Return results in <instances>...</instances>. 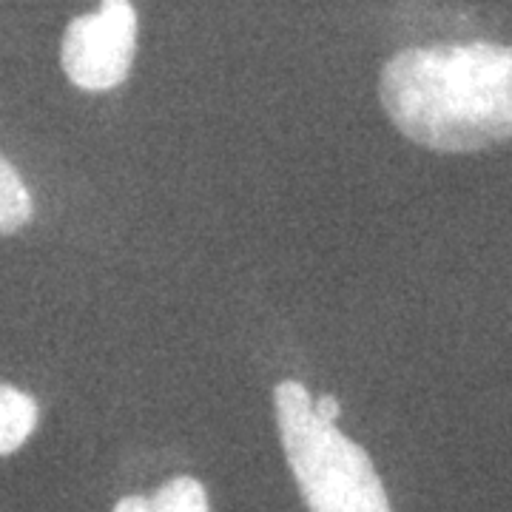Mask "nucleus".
<instances>
[{"mask_svg":"<svg viewBox=\"0 0 512 512\" xmlns=\"http://www.w3.org/2000/svg\"><path fill=\"white\" fill-rule=\"evenodd\" d=\"M137 46V12L131 0H103V6L74 18L63 37V72L86 92L120 86L131 72Z\"/></svg>","mask_w":512,"mask_h":512,"instance_id":"nucleus-3","label":"nucleus"},{"mask_svg":"<svg viewBox=\"0 0 512 512\" xmlns=\"http://www.w3.org/2000/svg\"><path fill=\"white\" fill-rule=\"evenodd\" d=\"M114 512H208V493L197 478H171L157 493L128 495L117 501Z\"/></svg>","mask_w":512,"mask_h":512,"instance_id":"nucleus-4","label":"nucleus"},{"mask_svg":"<svg viewBox=\"0 0 512 512\" xmlns=\"http://www.w3.org/2000/svg\"><path fill=\"white\" fill-rule=\"evenodd\" d=\"M32 194L20 180L15 165L0 157V234H12L32 220Z\"/></svg>","mask_w":512,"mask_h":512,"instance_id":"nucleus-6","label":"nucleus"},{"mask_svg":"<svg viewBox=\"0 0 512 512\" xmlns=\"http://www.w3.org/2000/svg\"><path fill=\"white\" fill-rule=\"evenodd\" d=\"M379 92L413 143L444 154L481 151L512 137V46L407 49L384 66Z\"/></svg>","mask_w":512,"mask_h":512,"instance_id":"nucleus-1","label":"nucleus"},{"mask_svg":"<svg viewBox=\"0 0 512 512\" xmlns=\"http://www.w3.org/2000/svg\"><path fill=\"white\" fill-rule=\"evenodd\" d=\"M37 427V404L29 393L0 382V456L20 450Z\"/></svg>","mask_w":512,"mask_h":512,"instance_id":"nucleus-5","label":"nucleus"},{"mask_svg":"<svg viewBox=\"0 0 512 512\" xmlns=\"http://www.w3.org/2000/svg\"><path fill=\"white\" fill-rule=\"evenodd\" d=\"M313 413H316L322 421L336 424V419H339V402H336L333 396H322V399H316V402H313Z\"/></svg>","mask_w":512,"mask_h":512,"instance_id":"nucleus-7","label":"nucleus"},{"mask_svg":"<svg viewBox=\"0 0 512 512\" xmlns=\"http://www.w3.org/2000/svg\"><path fill=\"white\" fill-rule=\"evenodd\" d=\"M276 424L293 478L311 512H390V501L365 450L342 436L336 424L313 413L302 382H279L274 390Z\"/></svg>","mask_w":512,"mask_h":512,"instance_id":"nucleus-2","label":"nucleus"}]
</instances>
